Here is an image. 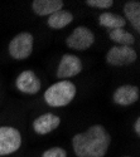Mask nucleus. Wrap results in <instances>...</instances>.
Returning a JSON list of instances; mask_svg holds the SVG:
<instances>
[{
	"instance_id": "obj_1",
	"label": "nucleus",
	"mask_w": 140,
	"mask_h": 157,
	"mask_svg": "<svg viewBox=\"0 0 140 157\" xmlns=\"http://www.w3.org/2000/svg\"><path fill=\"white\" fill-rule=\"evenodd\" d=\"M111 143V136L101 124H94L86 132L72 138L73 151L77 157H104Z\"/></svg>"
},
{
	"instance_id": "obj_2",
	"label": "nucleus",
	"mask_w": 140,
	"mask_h": 157,
	"mask_svg": "<svg viewBox=\"0 0 140 157\" xmlns=\"http://www.w3.org/2000/svg\"><path fill=\"white\" fill-rule=\"evenodd\" d=\"M76 96V86L70 81H59L44 92V101L50 107H65Z\"/></svg>"
},
{
	"instance_id": "obj_3",
	"label": "nucleus",
	"mask_w": 140,
	"mask_h": 157,
	"mask_svg": "<svg viewBox=\"0 0 140 157\" xmlns=\"http://www.w3.org/2000/svg\"><path fill=\"white\" fill-rule=\"evenodd\" d=\"M33 35L27 32H22L17 34L9 43V54L17 60L27 59L33 52Z\"/></svg>"
},
{
	"instance_id": "obj_4",
	"label": "nucleus",
	"mask_w": 140,
	"mask_h": 157,
	"mask_svg": "<svg viewBox=\"0 0 140 157\" xmlns=\"http://www.w3.org/2000/svg\"><path fill=\"white\" fill-rule=\"evenodd\" d=\"M22 146L20 132L9 126L0 127V156H6L17 152Z\"/></svg>"
},
{
	"instance_id": "obj_5",
	"label": "nucleus",
	"mask_w": 140,
	"mask_h": 157,
	"mask_svg": "<svg viewBox=\"0 0 140 157\" xmlns=\"http://www.w3.org/2000/svg\"><path fill=\"white\" fill-rule=\"evenodd\" d=\"M95 43V35L87 27H77L66 39L68 48L74 50H86Z\"/></svg>"
},
{
	"instance_id": "obj_6",
	"label": "nucleus",
	"mask_w": 140,
	"mask_h": 157,
	"mask_svg": "<svg viewBox=\"0 0 140 157\" xmlns=\"http://www.w3.org/2000/svg\"><path fill=\"white\" fill-rule=\"evenodd\" d=\"M138 58L136 52L131 47L115 45L110 48L106 54V62L110 65H129L133 64Z\"/></svg>"
},
{
	"instance_id": "obj_7",
	"label": "nucleus",
	"mask_w": 140,
	"mask_h": 157,
	"mask_svg": "<svg viewBox=\"0 0 140 157\" xmlns=\"http://www.w3.org/2000/svg\"><path fill=\"white\" fill-rule=\"evenodd\" d=\"M82 72V62L78 57L73 54H65L62 57L58 69H57V77L59 79L65 81L66 78L74 77Z\"/></svg>"
},
{
	"instance_id": "obj_8",
	"label": "nucleus",
	"mask_w": 140,
	"mask_h": 157,
	"mask_svg": "<svg viewBox=\"0 0 140 157\" xmlns=\"http://www.w3.org/2000/svg\"><path fill=\"white\" fill-rule=\"evenodd\" d=\"M15 86L24 94H35L41 90L42 83L33 71H24L17 77Z\"/></svg>"
},
{
	"instance_id": "obj_9",
	"label": "nucleus",
	"mask_w": 140,
	"mask_h": 157,
	"mask_svg": "<svg viewBox=\"0 0 140 157\" xmlns=\"http://www.w3.org/2000/svg\"><path fill=\"white\" fill-rule=\"evenodd\" d=\"M140 92L139 88L133 84H124L116 88V90L112 94V101L114 103L119 104V106H130V104L135 103L139 99Z\"/></svg>"
},
{
	"instance_id": "obj_10",
	"label": "nucleus",
	"mask_w": 140,
	"mask_h": 157,
	"mask_svg": "<svg viewBox=\"0 0 140 157\" xmlns=\"http://www.w3.org/2000/svg\"><path fill=\"white\" fill-rule=\"evenodd\" d=\"M61 124V118L53 113H44L37 117L33 122V129L38 135H47Z\"/></svg>"
},
{
	"instance_id": "obj_11",
	"label": "nucleus",
	"mask_w": 140,
	"mask_h": 157,
	"mask_svg": "<svg viewBox=\"0 0 140 157\" xmlns=\"http://www.w3.org/2000/svg\"><path fill=\"white\" fill-rule=\"evenodd\" d=\"M63 6L62 0H34L32 9L37 15H52L53 13L61 10Z\"/></svg>"
},
{
	"instance_id": "obj_12",
	"label": "nucleus",
	"mask_w": 140,
	"mask_h": 157,
	"mask_svg": "<svg viewBox=\"0 0 140 157\" xmlns=\"http://www.w3.org/2000/svg\"><path fill=\"white\" fill-rule=\"evenodd\" d=\"M73 20V15L72 13H70L68 10H58L56 13H53L52 15H49L47 24L49 28L52 29H62V28H66L68 24H71Z\"/></svg>"
},
{
	"instance_id": "obj_13",
	"label": "nucleus",
	"mask_w": 140,
	"mask_h": 157,
	"mask_svg": "<svg viewBox=\"0 0 140 157\" xmlns=\"http://www.w3.org/2000/svg\"><path fill=\"white\" fill-rule=\"evenodd\" d=\"M124 14L126 19L131 23L133 28L139 33L140 32V3L138 0L128 2L124 5Z\"/></svg>"
},
{
	"instance_id": "obj_14",
	"label": "nucleus",
	"mask_w": 140,
	"mask_h": 157,
	"mask_svg": "<svg viewBox=\"0 0 140 157\" xmlns=\"http://www.w3.org/2000/svg\"><path fill=\"white\" fill-rule=\"evenodd\" d=\"M98 23H100V25H102L105 28H109L110 30L120 29L126 25V20L124 17H121L119 14H114V13H109V11L100 14Z\"/></svg>"
},
{
	"instance_id": "obj_15",
	"label": "nucleus",
	"mask_w": 140,
	"mask_h": 157,
	"mask_svg": "<svg viewBox=\"0 0 140 157\" xmlns=\"http://www.w3.org/2000/svg\"><path fill=\"white\" fill-rule=\"evenodd\" d=\"M109 38L112 42H115L118 44L125 45V47H131L135 42V38L133 34H130L128 30H125L124 28L120 29H112L109 32Z\"/></svg>"
},
{
	"instance_id": "obj_16",
	"label": "nucleus",
	"mask_w": 140,
	"mask_h": 157,
	"mask_svg": "<svg viewBox=\"0 0 140 157\" xmlns=\"http://www.w3.org/2000/svg\"><path fill=\"white\" fill-rule=\"evenodd\" d=\"M86 4L91 8L97 9H109L112 6L114 2L112 0H86Z\"/></svg>"
},
{
	"instance_id": "obj_17",
	"label": "nucleus",
	"mask_w": 140,
	"mask_h": 157,
	"mask_svg": "<svg viewBox=\"0 0 140 157\" xmlns=\"http://www.w3.org/2000/svg\"><path fill=\"white\" fill-rule=\"evenodd\" d=\"M42 157H67V152L62 147H52L44 151Z\"/></svg>"
},
{
	"instance_id": "obj_18",
	"label": "nucleus",
	"mask_w": 140,
	"mask_h": 157,
	"mask_svg": "<svg viewBox=\"0 0 140 157\" xmlns=\"http://www.w3.org/2000/svg\"><path fill=\"white\" fill-rule=\"evenodd\" d=\"M134 131L135 133L139 136L140 135V117H138V118L135 120V123H134Z\"/></svg>"
},
{
	"instance_id": "obj_19",
	"label": "nucleus",
	"mask_w": 140,
	"mask_h": 157,
	"mask_svg": "<svg viewBox=\"0 0 140 157\" xmlns=\"http://www.w3.org/2000/svg\"><path fill=\"white\" fill-rule=\"evenodd\" d=\"M124 157H131V156H124Z\"/></svg>"
}]
</instances>
